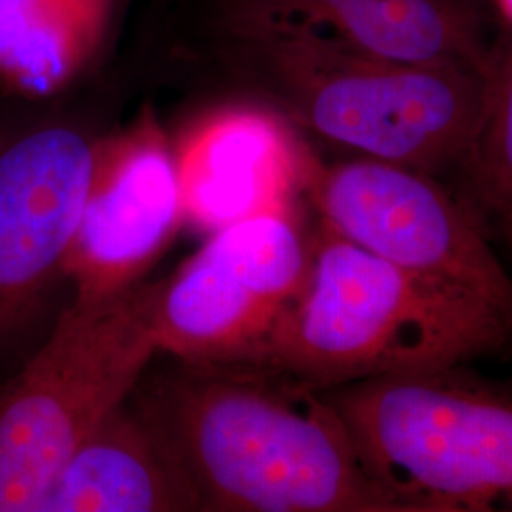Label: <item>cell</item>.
Here are the masks:
<instances>
[{
    "instance_id": "12",
    "label": "cell",
    "mask_w": 512,
    "mask_h": 512,
    "mask_svg": "<svg viewBox=\"0 0 512 512\" xmlns=\"http://www.w3.org/2000/svg\"><path fill=\"white\" fill-rule=\"evenodd\" d=\"M109 0H0V76L48 92L84 61Z\"/></svg>"
},
{
    "instance_id": "4",
    "label": "cell",
    "mask_w": 512,
    "mask_h": 512,
    "mask_svg": "<svg viewBox=\"0 0 512 512\" xmlns=\"http://www.w3.org/2000/svg\"><path fill=\"white\" fill-rule=\"evenodd\" d=\"M448 370L317 391L366 471L412 512L512 511V399Z\"/></svg>"
},
{
    "instance_id": "2",
    "label": "cell",
    "mask_w": 512,
    "mask_h": 512,
    "mask_svg": "<svg viewBox=\"0 0 512 512\" xmlns=\"http://www.w3.org/2000/svg\"><path fill=\"white\" fill-rule=\"evenodd\" d=\"M512 317L368 253L321 222L302 289L249 368L313 391L448 370L492 351Z\"/></svg>"
},
{
    "instance_id": "11",
    "label": "cell",
    "mask_w": 512,
    "mask_h": 512,
    "mask_svg": "<svg viewBox=\"0 0 512 512\" xmlns=\"http://www.w3.org/2000/svg\"><path fill=\"white\" fill-rule=\"evenodd\" d=\"M44 512H200L179 463L126 401L69 459Z\"/></svg>"
},
{
    "instance_id": "14",
    "label": "cell",
    "mask_w": 512,
    "mask_h": 512,
    "mask_svg": "<svg viewBox=\"0 0 512 512\" xmlns=\"http://www.w3.org/2000/svg\"><path fill=\"white\" fill-rule=\"evenodd\" d=\"M289 2H291L294 12L300 16H306L310 23L313 19L330 14L336 8H342L346 4L359 2V0H289Z\"/></svg>"
},
{
    "instance_id": "8",
    "label": "cell",
    "mask_w": 512,
    "mask_h": 512,
    "mask_svg": "<svg viewBox=\"0 0 512 512\" xmlns=\"http://www.w3.org/2000/svg\"><path fill=\"white\" fill-rule=\"evenodd\" d=\"M304 186L321 222L338 236L512 317L511 275L478 222L435 175L355 158L308 165Z\"/></svg>"
},
{
    "instance_id": "13",
    "label": "cell",
    "mask_w": 512,
    "mask_h": 512,
    "mask_svg": "<svg viewBox=\"0 0 512 512\" xmlns=\"http://www.w3.org/2000/svg\"><path fill=\"white\" fill-rule=\"evenodd\" d=\"M478 202L512 226V35L495 55L488 107L473 150L461 167Z\"/></svg>"
},
{
    "instance_id": "7",
    "label": "cell",
    "mask_w": 512,
    "mask_h": 512,
    "mask_svg": "<svg viewBox=\"0 0 512 512\" xmlns=\"http://www.w3.org/2000/svg\"><path fill=\"white\" fill-rule=\"evenodd\" d=\"M310 256L289 205L222 226L158 281L160 353L207 365L249 363L302 289Z\"/></svg>"
},
{
    "instance_id": "15",
    "label": "cell",
    "mask_w": 512,
    "mask_h": 512,
    "mask_svg": "<svg viewBox=\"0 0 512 512\" xmlns=\"http://www.w3.org/2000/svg\"><path fill=\"white\" fill-rule=\"evenodd\" d=\"M497 18L503 23L505 31L512 35V0H492Z\"/></svg>"
},
{
    "instance_id": "3",
    "label": "cell",
    "mask_w": 512,
    "mask_h": 512,
    "mask_svg": "<svg viewBox=\"0 0 512 512\" xmlns=\"http://www.w3.org/2000/svg\"><path fill=\"white\" fill-rule=\"evenodd\" d=\"M158 281L71 302L0 378V512H44L80 444L126 403L158 355Z\"/></svg>"
},
{
    "instance_id": "5",
    "label": "cell",
    "mask_w": 512,
    "mask_h": 512,
    "mask_svg": "<svg viewBox=\"0 0 512 512\" xmlns=\"http://www.w3.org/2000/svg\"><path fill=\"white\" fill-rule=\"evenodd\" d=\"M277 97L306 128L359 158L429 175L467 162L488 107L492 69L403 65L296 35Z\"/></svg>"
},
{
    "instance_id": "9",
    "label": "cell",
    "mask_w": 512,
    "mask_h": 512,
    "mask_svg": "<svg viewBox=\"0 0 512 512\" xmlns=\"http://www.w3.org/2000/svg\"><path fill=\"white\" fill-rule=\"evenodd\" d=\"M183 220L179 164L154 129L103 147L65 262L73 298L95 300L143 281Z\"/></svg>"
},
{
    "instance_id": "6",
    "label": "cell",
    "mask_w": 512,
    "mask_h": 512,
    "mask_svg": "<svg viewBox=\"0 0 512 512\" xmlns=\"http://www.w3.org/2000/svg\"><path fill=\"white\" fill-rule=\"evenodd\" d=\"M103 145L61 122L0 131V378L54 327ZM71 287V285H69Z\"/></svg>"
},
{
    "instance_id": "10",
    "label": "cell",
    "mask_w": 512,
    "mask_h": 512,
    "mask_svg": "<svg viewBox=\"0 0 512 512\" xmlns=\"http://www.w3.org/2000/svg\"><path fill=\"white\" fill-rule=\"evenodd\" d=\"M304 165L285 129L258 114H239L205 129L179 165L184 219L207 228L289 205Z\"/></svg>"
},
{
    "instance_id": "1",
    "label": "cell",
    "mask_w": 512,
    "mask_h": 512,
    "mask_svg": "<svg viewBox=\"0 0 512 512\" xmlns=\"http://www.w3.org/2000/svg\"><path fill=\"white\" fill-rule=\"evenodd\" d=\"M162 355L128 403L183 469L200 512H412L366 471L317 391Z\"/></svg>"
}]
</instances>
